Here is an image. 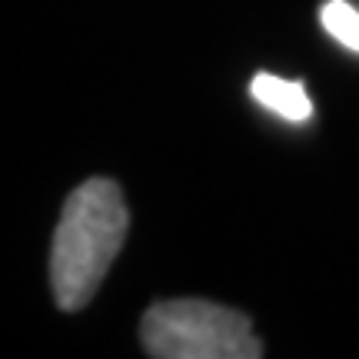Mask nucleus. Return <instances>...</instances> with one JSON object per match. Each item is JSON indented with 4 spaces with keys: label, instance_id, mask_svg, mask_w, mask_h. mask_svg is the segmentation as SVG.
<instances>
[{
    "label": "nucleus",
    "instance_id": "nucleus-1",
    "mask_svg": "<svg viewBox=\"0 0 359 359\" xmlns=\"http://www.w3.org/2000/svg\"><path fill=\"white\" fill-rule=\"evenodd\" d=\"M130 226L127 200L116 180H83L67 196L50 243V286L64 313H77L97 296Z\"/></svg>",
    "mask_w": 359,
    "mask_h": 359
},
{
    "label": "nucleus",
    "instance_id": "nucleus-2",
    "mask_svg": "<svg viewBox=\"0 0 359 359\" xmlns=\"http://www.w3.org/2000/svg\"><path fill=\"white\" fill-rule=\"evenodd\" d=\"M140 343L154 359H259L246 313L210 299H160L143 313Z\"/></svg>",
    "mask_w": 359,
    "mask_h": 359
},
{
    "label": "nucleus",
    "instance_id": "nucleus-3",
    "mask_svg": "<svg viewBox=\"0 0 359 359\" xmlns=\"http://www.w3.org/2000/svg\"><path fill=\"white\" fill-rule=\"evenodd\" d=\"M250 93L259 107H266L269 114L283 116L290 123H303L313 116V103H309V93L303 83L296 80H280L273 74H257L250 80Z\"/></svg>",
    "mask_w": 359,
    "mask_h": 359
},
{
    "label": "nucleus",
    "instance_id": "nucleus-4",
    "mask_svg": "<svg viewBox=\"0 0 359 359\" xmlns=\"http://www.w3.org/2000/svg\"><path fill=\"white\" fill-rule=\"evenodd\" d=\"M320 24L326 27V34L339 40L346 50L359 53V11L349 7L346 0H326L320 7Z\"/></svg>",
    "mask_w": 359,
    "mask_h": 359
}]
</instances>
